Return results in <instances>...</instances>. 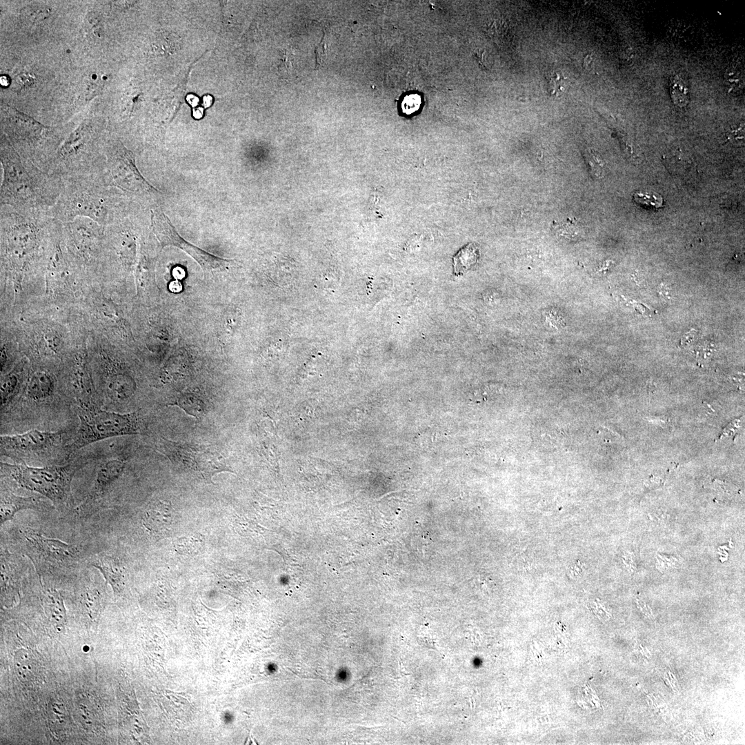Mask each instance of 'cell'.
Returning a JSON list of instances; mask_svg holds the SVG:
<instances>
[{
    "label": "cell",
    "instance_id": "obj_1",
    "mask_svg": "<svg viewBox=\"0 0 745 745\" xmlns=\"http://www.w3.org/2000/svg\"><path fill=\"white\" fill-rule=\"evenodd\" d=\"M1 141L3 179L0 206L19 210L51 209L61 193L63 179L23 158L5 135Z\"/></svg>",
    "mask_w": 745,
    "mask_h": 745
},
{
    "label": "cell",
    "instance_id": "obj_2",
    "mask_svg": "<svg viewBox=\"0 0 745 745\" xmlns=\"http://www.w3.org/2000/svg\"><path fill=\"white\" fill-rule=\"evenodd\" d=\"M55 221L51 209L19 210L1 206L0 229L3 264L21 273L37 260L50 241Z\"/></svg>",
    "mask_w": 745,
    "mask_h": 745
},
{
    "label": "cell",
    "instance_id": "obj_3",
    "mask_svg": "<svg viewBox=\"0 0 745 745\" xmlns=\"http://www.w3.org/2000/svg\"><path fill=\"white\" fill-rule=\"evenodd\" d=\"M63 181L61 193L51 208L55 219L64 223L83 217L106 227L123 215L128 197L106 183L100 173L68 177Z\"/></svg>",
    "mask_w": 745,
    "mask_h": 745
},
{
    "label": "cell",
    "instance_id": "obj_4",
    "mask_svg": "<svg viewBox=\"0 0 745 745\" xmlns=\"http://www.w3.org/2000/svg\"><path fill=\"white\" fill-rule=\"evenodd\" d=\"M103 128L90 119L82 121L58 147L47 172L64 179L100 173L105 164V150H100Z\"/></svg>",
    "mask_w": 745,
    "mask_h": 745
},
{
    "label": "cell",
    "instance_id": "obj_5",
    "mask_svg": "<svg viewBox=\"0 0 745 745\" xmlns=\"http://www.w3.org/2000/svg\"><path fill=\"white\" fill-rule=\"evenodd\" d=\"M1 130L12 147L24 159L47 172L57 148L55 129L10 106L1 108Z\"/></svg>",
    "mask_w": 745,
    "mask_h": 745
},
{
    "label": "cell",
    "instance_id": "obj_6",
    "mask_svg": "<svg viewBox=\"0 0 745 745\" xmlns=\"http://www.w3.org/2000/svg\"><path fill=\"white\" fill-rule=\"evenodd\" d=\"M1 473L19 486L48 498L60 511L72 504L71 485L75 473L72 465L29 466L26 464L1 463Z\"/></svg>",
    "mask_w": 745,
    "mask_h": 745
},
{
    "label": "cell",
    "instance_id": "obj_7",
    "mask_svg": "<svg viewBox=\"0 0 745 745\" xmlns=\"http://www.w3.org/2000/svg\"><path fill=\"white\" fill-rule=\"evenodd\" d=\"M106 161L100 175L110 186L128 198L142 203L157 199L161 192L141 175L136 164L135 153L118 138H112L106 145Z\"/></svg>",
    "mask_w": 745,
    "mask_h": 745
},
{
    "label": "cell",
    "instance_id": "obj_8",
    "mask_svg": "<svg viewBox=\"0 0 745 745\" xmlns=\"http://www.w3.org/2000/svg\"><path fill=\"white\" fill-rule=\"evenodd\" d=\"M78 415L79 426L69 446L71 451L107 438L139 433V422L135 413L121 414L81 405Z\"/></svg>",
    "mask_w": 745,
    "mask_h": 745
},
{
    "label": "cell",
    "instance_id": "obj_9",
    "mask_svg": "<svg viewBox=\"0 0 745 745\" xmlns=\"http://www.w3.org/2000/svg\"><path fill=\"white\" fill-rule=\"evenodd\" d=\"M150 212L152 231L162 248L171 246L182 250L204 271L224 270L232 262V260L210 254L183 239L161 210L151 208Z\"/></svg>",
    "mask_w": 745,
    "mask_h": 745
},
{
    "label": "cell",
    "instance_id": "obj_10",
    "mask_svg": "<svg viewBox=\"0 0 745 745\" xmlns=\"http://www.w3.org/2000/svg\"><path fill=\"white\" fill-rule=\"evenodd\" d=\"M61 224L63 240L73 256L89 262L97 259L103 250L104 226L83 217Z\"/></svg>",
    "mask_w": 745,
    "mask_h": 745
},
{
    "label": "cell",
    "instance_id": "obj_11",
    "mask_svg": "<svg viewBox=\"0 0 745 745\" xmlns=\"http://www.w3.org/2000/svg\"><path fill=\"white\" fill-rule=\"evenodd\" d=\"M64 435L63 431L34 429L20 434L1 435V453L16 462L25 464L27 459L43 456L54 450L61 444Z\"/></svg>",
    "mask_w": 745,
    "mask_h": 745
},
{
    "label": "cell",
    "instance_id": "obj_12",
    "mask_svg": "<svg viewBox=\"0 0 745 745\" xmlns=\"http://www.w3.org/2000/svg\"><path fill=\"white\" fill-rule=\"evenodd\" d=\"M25 546L30 557L37 564L48 565V567H70L80 558L77 546L63 542L58 539L50 538L31 528L23 531Z\"/></svg>",
    "mask_w": 745,
    "mask_h": 745
},
{
    "label": "cell",
    "instance_id": "obj_13",
    "mask_svg": "<svg viewBox=\"0 0 745 745\" xmlns=\"http://www.w3.org/2000/svg\"><path fill=\"white\" fill-rule=\"evenodd\" d=\"M174 509L170 501L156 500L150 503L142 516V524L148 532L156 537H163L170 532Z\"/></svg>",
    "mask_w": 745,
    "mask_h": 745
},
{
    "label": "cell",
    "instance_id": "obj_14",
    "mask_svg": "<svg viewBox=\"0 0 745 745\" xmlns=\"http://www.w3.org/2000/svg\"><path fill=\"white\" fill-rule=\"evenodd\" d=\"M125 466V461L119 459H107L99 464L92 487L87 499L82 504L81 510H84L103 496L121 475Z\"/></svg>",
    "mask_w": 745,
    "mask_h": 745
},
{
    "label": "cell",
    "instance_id": "obj_15",
    "mask_svg": "<svg viewBox=\"0 0 745 745\" xmlns=\"http://www.w3.org/2000/svg\"><path fill=\"white\" fill-rule=\"evenodd\" d=\"M173 446L175 451L178 452L176 454L177 457H180L179 459L187 464L191 463L192 466H196L205 474L211 475L226 470V466L221 462L219 456L215 455L212 452L186 444H174Z\"/></svg>",
    "mask_w": 745,
    "mask_h": 745
},
{
    "label": "cell",
    "instance_id": "obj_16",
    "mask_svg": "<svg viewBox=\"0 0 745 745\" xmlns=\"http://www.w3.org/2000/svg\"><path fill=\"white\" fill-rule=\"evenodd\" d=\"M91 565L101 573L115 595L122 593L126 586V570L119 559L108 555H100L92 559Z\"/></svg>",
    "mask_w": 745,
    "mask_h": 745
},
{
    "label": "cell",
    "instance_id": "obj_17",
    "mask_svg": "<svg viewBox=\"0 0 745 745\" xmlns=\"http://www.w3.org/2000/svg\"><path fill=\"white\" fill-rule=\"evenodd\" d=\"M18 561L6 550H1V597L13 600L21 577Z\"/></svg>",
    "mask_w": 745,
    "mask_h": 745
},
{
    "label": "cell",
    "instance_id": "obj_18",
    "mask_svg": "<svg viewBox=\"0 0 745 745\" xmlns=\"http://www.w3.org/2000/svg\"><path fill=\"white\" fill-rule=\"evenodd\" d=\"M102 590L94 584L85 585L81 593L80 606L85 620L89 624H96L103 606Z\"/></svg>",
    "mask_w": 745,
    "mask_h": 745
},
{
    "label": "cell",
    "instance_id": "obj_19",
    "mask_svg": "<svg viewBox=\"0 0 745 745\" xmlns=\"http://www.w3.org/2000/svg\"><path fill=\"white\" fill-rule=\"evenodd\" d=\"M38 500L34 497H22L10 491H1L0 503V525L12 519L21 510L38 507Z\"/></svg>",
    "mask_w": 745,
    "mask_h": 745
},
{
    "label": "cell",
    "instance_id": "obj_20",
    "mask_svg": "<svg viewBox=\"0 0 745 745\" xmlns=\"http://www.w3.org/2000/svg\"><path fill=\"white\" fill-rule=\"evenodd\" d=\"M106 393L114 401L121 402L130 398L135 390L133 379L122 372L109 373L106 377Z\"/></svg>",
    "mask_w": 745,
    "mask_h": 745
},
{
    "label": "cell",
    "instance_id": "obj_21",
    "mask_svg": "<svg viewBox=\"0 0 745 745\" xmlns=\"http://www.w3.org/2000/svg\"><path fill=\"white\" fill-rule=\"evenodd\" d=\"M54 390V380L52 375L47 371L38 370L28 378L26 394L30 400L41 401L51 397Z\"/></svg>",
    "mask_w": 745,
    "mask_h": 745
},
{
    "label": "cell",
    "instance_id": "obj_22",
    "mask_svg": "<svg viewBox=\"0 0 745 745\" xmlns=\"http://www.w3.org/2000/svg\"><path fill=\"white\" fill-rule=\"evenodd\" d=\"M47 615L57 631H61L67 623V614L61 595L54 588L45 592Z\"/></svg>",
    "mask_w": 745,
    "mask_h": 745
},
{
    "label": "cell",
    "instance_id": "obj_23",
    "mask_svg": "<svg viewBox=\"0 0 745 745\" xmlns=\"http://www.w3.org/2000/svg\"><path fill=\"white\" fill-rule=\"evenodd\" d=\"M15 672L21 682H30L35 679L37 666L33 653L26 648H20L14 655Z\"/></svg>",
    "mask_w": 745,
    "mask_h": 745
},
{
    "label": "cell",
    "instance_id": "obj_24",
    "mask_svg": "<svg viewBox=\"0 0 745 745\" xmlns=\"http://www.w3.org/2000/svg\"><path fill=\"white\" fill-rule=\"evenodd\" d=\"M77 708L81 724L89 729L96 728L102 724V715L95 702L85 696L77 698Z\"/></svg>",
    "mask_w": 745,
    "mask_h": 745
},
{
    "label": "cell",
    "instance_id": "obj_25",
    "mask_svg": "<svg viewBox=\"0 0 745 745\" xmlns=\"http://www.w3.org/2000/svg\"><path fill=\"white\" fill-rule=\"evenodd\" d=\"M478 257L479 250L475 244L470 243L460 248L453 257L454 274L460 276L467 272Z\"/></svg>",
    "mask_w": 745,
    "mask_h": 745
},
{
    "label": "cell",
    "instance_id": "obj_26",
    "mask_svg": "<svg viewBox=\"0 0 745 745\" xmlns=\"http://www.w3.org/2000/svg\"><path fill=\"white\" fill-rule=\"evenodd\" d=\"M48 714L51 731L57 735L65 731L68 717L64 704L59 700H51L48 704Z\"/></svg>",
    "mask_w": 745,
    "mask_h": 745
},
{
    "label": "cell",
    "instance_id": "obj_27",
    "mask_svg": "<svg viewBox=\"0 0 745 745\" xmlns=\"http://www.w3.org/2000/svg\"><path fill=\"white\" fill-rule=\"evenodd\" d=\"M724 83L728 92L740 95L744 89V73L742 69L730 66L724 73Z\"/></svg>",
    "mask_w": 745,
    "mask_h": 745
},
{
    "label": "cell",
    "instance_id": "obj_28",
    "mask_svg": "<svg viewBox=\"0 0 745 745\" xmlns=\"http://www.w3.org/2000/svg\"><path fill=\"white\" fill-rule=\"evenodd\" d=\"M203 539L199 534L179 537L173 542L176 551L182 555L196 554L203 546Z\"/></svg>",
    "mask_w": 745,
    "mask_h": 745
},
{
    "label": "cell",
    "instance_id": "obj_29",
    "mask_svg": "<svg viewBox=\"0 0 745 745\" xmlns=\"http://www.w3.org/2000/svg\"><path fill=\"white\" fill-rule=\"evenodd\" d=\"M670 93L675 106H686L689 101L688 88L685 82L678 75H675L670 81Z\"/></svg>",
    "mask_w": 745,
    "mask_h": 745
},
{
    "label": "cell",
    "instance_id": "obj_30",
    "mask_svg": "<svg viewBox=\"0 0 745 745\" xmlns=\"http://www.w3.org/2000/svg\"><path fill=\"white\" fill-rule=\"evenodd\" d=\"M19 384L18 377L11 373L5 377L1 384V407L8 405L15 396Z\"/></svg>",
    "mask_w": 745,
    "mask_h": 745
},
{
    "label": "cell",
    "instance_id": "obj_31",
    "mask_svg": "<svg viewBox=\"0 0 745 745\" xmlns=\"http://www.w3.org/2000/svg\"><path fill=\"white\" fill-rule=\"evenodd\" d=\"M177 406L195 417H199L203 412V401L193 394H185L179 397L176 403Z\"/></svg>",
    "mask_w": 745,
    "mask_h": 745
},
{
    "label": "cell",
    "instance_id": "obj_32",
    "mask_svg": "<svg viewBox=\"0 0 745 745\" xmlns=\"http://www.w3.org/2000/svg\"><path fill=\"white\" fill-rule=\"evenodd\" d=\"M633 201L642 206L649 208L659 209L664 207L662 197L655 192L648 194L636 192L633 195Z\"/></svg>",
    "mask_w": 745,
    "mask_h": 745
},
{
    "label": "cell",
    "instance_id": "obj_33",
    "mask_svg": "<svg viewBox=\"0 0 745 745\" xmlns=\"http://www.w3.org/2000/svg\"><path fill=\"white\" fill-rule=\"evenodd\" d=\"M546 82L547 91L550 95L557 96L564 90L565 77L559 72L549 73Z\"/></svg>",
    "mask_w": 745,
    "mask_h": 745
},
{
    "label": "cell",
    "instance_id": "obj_34",
    "mask_svg": "<svg viewBox=\"0 0 745 745\" xmlns=\"http://www.w3.org/2000/svg\"><path fill=\"white\" fill-rule=\"evenodd\" d=\"M51 10L47 6H30L25 8L23 14L34 22L43 20L50 14Z\"/></svg>",
    "mask_w": 745,
    "mask_h": 745
},
{
    "label": "cell",
    "instance_id": "obj_35",
    "mask_svg": "<svg viewBox=\"0 0 745 745\" xmlns=\"http://www.w3.org/2000/svg\"><path fill=\"white\" fill-rule=\"evenodd\" d=\"M584 157L590 166L592 174L597 177H602L604 164L599 155L593 150H588L585 152Z\"/></svg>",
    "mask_w": 745,
    "mask_h": 745
},
{
    "label": "cell",
    "instance_id": "obj_36",
    "mask_svg": "<svg viewBox=\"0 0 745 745\" xmlns=\"http://www.w3.org/2000/svg\"><path fill=\"white\" fill-rule=\"evenodd\" d=\"M421 104V99L417 95H410L404 98L402 103V110L404 113L410 115L416 112Z\"/></svg>",
    "mask_w": 745,
    "mask_h": 745
},
{
    "label": "cell",
    "instance_id": "obj_37",
    "mask_svg": "<svg viewBox=\"0 0 745 745\" xmlns=\"http://www.w3.org/2000/svg\"><path fill=\"white\" fill-rule=\"evenodd\" d=\"M192 66H191L188 68L187 74L184 76V78L181 80V81L180 82V83L177 86V88L174 90L175 91L174 92V96H175V100L177 102V108H176L175 113L178 111V110L179 109V108L181 107V106L183 103L184 95H185L186 90V83L188 82V76H189L190 69H192Z\"/></svg>",
    "mask_w": 745,
    "mask_h": 745
},
{
    "label": "cell",
    "instance_id": "obj_38",
    "mask_svg": "<svg viewBox=\"0 0 745 745\" xmlns=\"http://www.w3.org/2000/svg\"><path fill=\"white\" fill-rule=\"evenodd\" d=\"M17 83L21 86H29L34 81V77L30 74L23 73L17 77Z\"/></svg>",
    "mask_w": 745,
    "mask_h": 745
},
{
    "label": "cell",
    "instance_id": "obj_39",
    "mask_svg": "<svg viewBox=\"0 0 745 745\" xmlns=\"http://www.w3.org/2000/svg\"><path fill=\"white\" fill-rule=\"evenodd\" d=\"M580 564H577L576 563V564H574L573 566H571L569 568L568 572H569V575H570V577L579 576V575L582 572V565H580Z\"/></svg>",
    "mask_w": 745,
    "mask_h": 745
},
{
    "label": "cell",
    "instance_id": "obj_40",
    "mask_svg": "<svg viewBox=\"0 0 745 745\" xmlns=\"http://www.w3.org/2000/svg\"><path fill=\"white\" fill-rule=\"evenodd\" d=\"M0 83L3 87L8 86L10 83V80L8 76L2 75L0 77Z\"/></svg>",
    "mask_w": 745,
    "mask_h": 745
},
{
    "label": "cell",
    "instance_id": "obj_41",
    "mask_svg": "<svg viewBox=\"0 0 745 745\" xmlns=\"http://www.w3.org/2000/svg\"><path fill=\"white\" fill-rule=\"evenodd\" d=\"M188 101L192 106H195L198 102V99L197 97L192 96L190 98H188Z\"/></svg>",
    "mask_w": 745,
    "mask_h": 745
},
{
    "label": "cell",
    "instance_id": "obj_42",
    "mask_svg": "<svg viewBox=\"0 0 745 745\" xmlns=\"http://www.w3.org/2000/svg\"><path fill=\"white\" fill-rule=\"evenodd\" d=\"M202 112H203V111H202V110L201 108H197V109L195 110H194V116H195V117H196L197 119L201 117L202 114H203Z\"/></svg>",
    "mask_w": 745,
    "mask_h": 745
}]
</instances>
